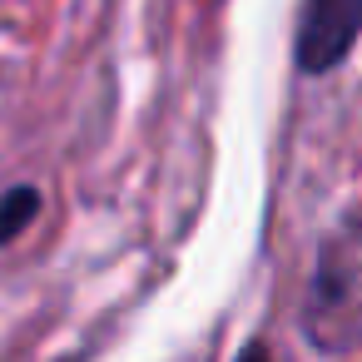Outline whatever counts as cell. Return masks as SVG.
Segmentation results:
<instances>
[{
    "label": "cell",
    "instance_id": "2",
    "mask_svg": "<svg viewBox=\"0 0 362 362\" xmlns=\"http://www.w3.org/2000/svg\"><path fill=\"white\" fill-rule=\"evenodd\" d=\"M40 214V194L30 184H16L6 199H0V243H16Z\"/></svg>",
    "mask_w": 362,
    "mask_h": 362
},
{
    "label": "cell",
    "instance_id": "3",
    "mask_svg": "<svg viewBox=\"0 0 362 362\" xmlns=\"http://www.w3.org/2000/svg\"><path fill=\"white\" fill-rule=\"evenodd\" d=\"M238 362H273V357H268V347H263V342H248V347L238 352Z\"/></svg>",
    "mask_w": 362,
    "mask_h": 362
},
{
    "label": "cell",
    "instance_id": "1",
    "mask_svg": "<svg viewBox=\"0 0 362 362\" xmlns=\"http://www.w3.org/2000/svg\"><path fill=\"white\" fill-rule=\"evenodd\" d=\"M362 35V0H308L298 25V65L308 75L337 70Z\"/></svg>",
    "mask_w": 362,
    "mask_h": 362
}]
</instances>
